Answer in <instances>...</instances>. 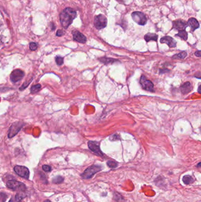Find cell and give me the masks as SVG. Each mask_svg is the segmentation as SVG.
I'll list each match as a JSON object with an SVG mask.
<instances>
[{
	"instance_id": "1",
	"label": "cell",
	"mask_w": 201,
	"mask_h": 202,
	"mask_svg": "<svg viewBox=\"0 0 201 202\" xmlns=\"http://www.w3.org/2000/svg\"><path fill=\"white\" fill-rule=\"evenodd\" d=\"M76 16L77 12L73 8L68 7L64 9L60 14V21L62 26L67 29L73 23Z\"/></svg>"
},
{
	"instance_id": "2",
	"label": "cell",
	"mask_w": 201,
	"mask_h": 202,
	"mask_svg": "<svg viewBox=\"0 0 201 202\" xmlns=\"http://www.w3.org/2000/svg\"><path fill=\"white\" fill-rule=\"evenodd\" d=\"M102 166L98 165H93L90 166L81 175V177L83 179H90L97 173V172L102 170Z\"/></svg>"
},
{
	"instance_id": "3",
	"label": "cell",
	"mask_w": 201,
	"mask_h": 202,
	"mask_svg": "<svg viewBox=\"0 0 201 202\" xmlns=\"http://www.w3.org/2000/svg\"><path fill=\"white\" fill-rule=\"evenodd\" d=\"M8 188L17 192H24L26 190V186L22 182L16 180H9L7 182Z\"/></svg>"
},
{
	"instance_id": "4",
	"label": "cell",
	"mask_w": 201,
	"mask_h": 202,
	"mask_svg": "<svg viewBox=\"0 0 201 202\" xmlns=\"http://www.w3.org/2000/svg\"><path fill=\"white\" fill-rule=\"evenodd\" d=\"M107 23V20L106 17L102 15L99 14L94 17V24L97 30H101L106 27Z\"/></svg>"
},
{
	"instance_id": "5",
	"label": "cell",
	"mask_w": 201,
	"mask_h": 202,
	"mask_svg": "<svg viewBox=\"0 0 201 202\" xmlns=\"http://www.w3.org/2000/svg\"><path fill=\"white\" fill-rule=\"evenodd\" d=\"M24 125V123L21 121L16 122L12 124V125L10 126L8 134V137L9 138H11L13 137L16 135L21 130V129L23 127Z\"/></svg>"
},
{
	"instance_id": "6",
	"label": "cell",
	"mask_w": 201,
	"mask_h": 202,
	"mask_svg": "<svg viewBox=\"0 0 201 202\" xmlns=\"http://www.w3.org/2000/svg\"><path fill=\"white\" fill-rule=\"evenodd\" d=\"M133 21L137 24L144 25L147 23V18L144 14L140 11H135L132 14Z\"/></svg>"
},
{
	"instance_id": "7",
	"label": "cell",
	"mask_w": 201,
	"mask_h": 202,
	"mask_svg": "<svg viewBox=\"0 0 201 202\" xmlns=\"http://www.w3.org/2000/svg\"><path fill=\"white\" fill-rule=\"evenodd\" d=\"M14 170L20 177L25 179H28V178H29L30 171L26 167L22 166H16L14 168Z\"/></svg>"
},
{
	"instance_id": "8",
	"label": "cell",
	"mask_w": 201,
	"mask_h": 202,
	"mask_svg": "<svg viewBox=\"0 0 201 202\" xmlns=\"http://www.w3.org/2000/svg\"><path fill=\"white\" fill-rule=\"evenodd\" d=\"M140 83L142 86L143 88L148 91L154 92L153 84V83L148 80L145 76H142L140 79Z\"/></svg>"
},
{
	"instance_id": "9",
	"label": "cell",
	"mask_w": 201,
	"mask_h": 202,
	"mask_svg": "<svg viewBox=\"0 0 201 202\" xmlns=\"http://www.w3.org/2000/svg\"><path fill=\"white\" fill-rule=\"evenodd\" d=\"M88 147L89 149L92 151L94 153L97 154V155L103 157V154L102 151H101L100 148V145L99 143L96 142V141H90L88 142Z\"/></svg>"
},
{
	"instance_id": "10",
	"label": "cell",
	"mask_w": 201,
	"mask_h": 202,
	"mask_svg": "<svg viewBox=\"0 0 201 202\" xmlns=\"http://www.w3.org/2000/svg\"><path fill=\"white\" fill-rule=\"evenodd\" d=\"M24 76V72L20 69H16L10 75V80L14 83L21 80Z\"/></svg>"
},
{
	"instance_id": "11",
	"label": "cell",
	"mask_w": 201,
	"mask_h": 202,
	"mask_svg": "<svg viewBox=\"0 0 201 202\" xmlns=\"http://www.w3.org/2000/svg\"><path fill=\"white\" fill-rule=\"evenodd\" d=\"M172 25H173V28L179 31L185 30L186 28L188 27L187 23L184 20H178L172 22Z\"/></svg>"
},
{
	"instance_id": "12",
	"label": "cell",
	"mask_w": 201,
	"mask_h": 202,
	"mask_svg": "<svg viewBox=\"0 0 201 202\" xmlns=\"http://www.w3.org/2000/svg\"><path fill=\"white\" fill-rule=\"evenodd\" d=\"M72 34H73V40L79 43H85L86 41H87V38H86L85 36L79 31L75 30L72 32Z\"/></svg>"
},
{
	"instance_id": "13",
	"label": "cell",
	"mask_w": 201,
	"mask_h": 202,
	"mask_svg": "<svg viewBox=\"0 0 201 202\" xmlns=\"http://www.w3.org/2000/svg\"><path fill=\"white\" fill-rule=\"evenodd\" d=\"M160 41L161 43H165L168 45L169 47H175L176 46V41L170 36H165L161 38Z\"/></svg>"
},
{
	"instance_id": "14",
	"label": "cell",
	"mask_w": 201,
	"mask_h": 202,
	"mask_svg": "<svg viewBox=\"0 0 201 202\" xmlns=\"http://www.w3.org/2000/svg\"><path fill=\"white\" fill-rule=\"evenodd\" d=\"M180 89L181 92L183 94L186 95V94L189 93L192 91V85H191V83L189 82H185L183 85H182Z\"/></svg>"
},
{
	"instance_id": "15",
	"label": "cell",
	"mask_w": 201,
	"mask_h": 202,
	"mask_svg": "<svg viewBox=\"0 0 201 202\" xmlns=\"http://www.w3.org/2000/svg\"><path fill=\"white\" fill-rule=\"evenodd\" d=\"M187 24L191 28V30L192 32L195 31L196 29H198V28L199 27V22L195 18L189 19L188 21Z\"/></svg>"
},
{
	"instance_id": "16",
	"label": "cell",
	"mask_w": 201,
	"mask_h": 202,
	"mask_svg": "<svg viewBox=\"0 0 201 202\" xmlns=\"http://www.w3.org/2000/svg\"><path fill=\"white\" fill-rule=\"evenodd\" d=\"M157 38H158V36L154 33H148L144 36V38L147 42L152 40L156 41L157 40Z\"/></svg>"
},
{
	"instance_id": "17",
	"label": "cell",
	"mask_w": 201,
	"mask_h": 202,
	"mask_svg": "<svg viewBox=\"0 0 201 202\" xmlns=\"http://www.w3.org/2000/svg\"><path fill=\"white\" fill-rule=\"evenodd\" d=\"M98 60L101 62L102 63H103L104 64H109V63H113L118 61L117 60L113 59V58H107V57H102V58L98 59Z\"/></svg>"
},
{
	"instance_id": "18",
	"label": "cell",
	"mask_w": 201,
	"mask_h": 202,
	"mask_svg": "<svg viewBox=\"0 0 201 202\" xmlns=\"http://www.w3.org/2000/svg\"><path fill=\"white\" fill-rule=\"evenodd\" d=\"M24 196H23L21 194L17 193L14 196L12 197L9 202H21Z\"/></svg>"
},
{
	"instance_id": "19",
	"label": "cell",
	"mask_w": 201,
	"mask_h": 202,
	"mask_svg": "<svg viewBox=\"0 0 201 202\" xmlns=\"http://www.w3.org/2000/svg\"><path fill=\"white\" fill-rule=\"evenodd\" d=\"M182 180L185 184H190L194 181L193 177L189 175H186L183 176Z\"/></svg>"
},
{
	"instance_id": "20",
	"label": "cell",
	"mask_w": 201,
	"mask_h": 202,
	"mask_svg": "<svg viewBox=\"0 0 201 202\" xmlns=\"http://www.w3.org/2000/svg\"><path fill=\"white\" fill-rule=\"evenodd\" d=\"M176 36L179 37L184 40H187L188 39V33L185 30L179 31V33L177 34H176Z\"/></svg>"
},
{
	"instance_id": "21",
	"label": "cell",
	"mask_w": 201,
	"mask_h": 202,
	"mask_svg": "<svg viewBox=\"0 0 201 202\" xmlns=\"http://www.w3.org/2000/svg\"><path fill=\"white\" fill-rule=\"evenodd\" d=\"M186 56H187V53H186V52H182L180 53H178V54H176L175 55H174L173 57V59H185V57H186Z\"/></svg>"
},
{
	"instance_id": "22",
	"label": "cell",
	"mask_w": 201,
	"mask_h": 202,
	"mask_svg": "<svg viewBox=\"0 0 201 202\" xmlns=\"http://www.w3.org/2000/svg\"><path fill=\"white\" fill-rule=\"evenodd\" d=\"M41 88V86L40 84H36L35 85H33L31 88V93H36L38 92Z\"/></svg>"
},
{
	"instance_id": "23",
	"label": "cell",
	"mask_w": 201,
	"mask_h": 202,
	"mask_svg": "<svg viewBox=\"0 0 201 202\" xmlns=\"http://www.w3.org/2000/svg\"><path fill=\"white\" fill-rule=\"evenodd\" d=\"M32 80H33V78H32V77L30 78V79H29V78H28V79H27V80H25V82L21 85V86L20 88L19 89H20V91H23V90H24V89H25V88L27 87V86H28V85H29V84L31 83V82L32 81Z\"/></svg>"
},
{
	"instance_id": "24",
	"label": "cell",
	"mask_w": 201,
	"mask_h": 202,
	"mask_svg": "<svg viewBox=\"0 0 201 202\" xmlns=\"http://www.w3.org/2000/svg\"><path fill=\"white\" fill-rule=\"evenodd\" d=\"M64 181V178L62 176H57V177H55L53 180H52V182L54 184H60V183H62L63 181Z\"/></svg>"
},
{
	"instance_id": "25",
	"label": "cell",
	"mask_w": 201,
	"mask_h": 202,
	"mask_svg": "<svg viewBox=\"0 0 201 202\" xmlns=\"http://www.w3.org/2000/svg\"><path fill=\"white\" fill-rule=\"evenodd\" d=\"M55 62H56L57 65H59V66L62 65L63 64V62H64L63 58L60 56H57L55 57Z\"/></svg>"
},
{
	"instance_id": "26",
	"label": "cell",
	"mask_w": 201,
	"mask_h": 202,
	"mask_svg": "<svg viewBox=\"0 0 201 202\" xmlns=\"http://www.w3.org/2000/svg\"><path fill=\"white\" fill-rule=\"evenodd\" d=\"M107 165L110 168H116L118 166V163L116 162H115V161H108L107 162Z\"/></svg>"
},
{
	"instance_id": "27",
	"label": "cell",
	"mask_w": 201,
	"mask_h": 202,
	"mask_svg": "<svg viewBox=\"0 0 201 202\" xmlns=\"http://www.w3.org/2000/svg\"><path fill=\"white\" fill-rule=\"evenodd\" d=\"M38 48V46L37 45V43H34V42H31L30 43V49L32 51H35Z\"/></svg>"
},
{
	"instance_id": "28",
	"label": "cell",
	"mask_w": 201,
	"mask_h": 202,
	"mask_svg": "<svg viewBox=\"0 0 201 202\" xmlns=\"http://www.w3.org/2000/svg\"><path fill=\"white\" fill-rule=\"evenodd\" d=\"M120 139V136L118 134H113L110 137V139L111 141H116V140H119Z\"/></svg>"
},
{
	"instance_id": "29",
	"label": "cell",
	"mask_w": 201,
	"mask_h": 202,
	"mask_svg": "<svg viewBox=\"0 0 201 202\" xmlns=\"http://www.w3.org/2000/svg\"><path fill=\"white\" fill-rule=\"evenodd\" d=\"M114 198L116 201H120L122 199H123V197L119 194L118 193H114Z\"/></svg>"
},
{
	"instance_id": "30",
	"label": "cell",
	"mask_w": 201,
	"mask_h": 202,
	"mask_svg": "<svg viewBox=\"0 0 201 202\" xmlns=\"http://www.w3.org/2000/svg\"><path fill=\"white\" fill-rule=\"evenodd\" d=\"M7 198V195L4 193H0V201L4 202Z\"/></svg>"
},
{
	"instance_id": "31",
	"label": "cell",
	"mask_w": 201,
	"mask_h": 202,
	"mask_svg": "<svg viewBox=\"0 0 201 202\" xmlns=\"http://www.w3.org/2000/svg\"><path fill=\"white\" fill-rule=\"evenodd\" d=\"M42 170H44V171H47V172L50 171L51 170V167L49 166H48V165H43V166H42Z\"/></svg>"
},
{
	"instance_id": "32",
	"label": "cell",
	"mask_w": 201,
	"mask_h": 202,
	"mask_svg": "<svg viewBox=\"0 0 201 202\" xmlns=\"http://www.w3.org/2000/svg\"><path fill=\"white\" fill-rule=\"evenodd\" d=\"M64 34V32L62 30H57V32L56 33V35H57V36H58V37H61V36H63Z\"/></svg>"
},
{
	"instance_id": "33",
	"label": "cell",
	"mask_w": 201,
	"mask_h": 202,
	"mask_svg": "<svg viewBox=\"0 0 201 202\" xmlns=\"http://www.w3.org/2000/svg\"><path fill=\"white\" fill-rule=\"evenodd\" d=\"M195 55L197 57H200L201 56V53L200 50H198L195 53Z\"/></svg>"
},
{
	"instance_id": "34",
	"label": "cell",
	"mask_w": 201,
	"mask_h": 202,
	"mask_svg": "<svg viewBox=\"0 0 201 202\" xmlns=\"http://www.w3.org/2000/svg\"><path fill=\"white\" fill-rule=\"evenodd\" d=\"M55 27L54 24L53 23H51V30H54L55 29Z\"/></svg>"
},
{
	"instance_id": "35",
	"label": "cell",
	"mask_w": 201,
	"mask_h": 202,
	"mask_svg": "<svg viewBox=\"0 0 201 202\" xmlns=\"http://www.w3.org/2000/svg\"><path fill=\"white\" fill-rule=\"evenodd\" d=\"M195 76H197V75H195ZM198 78L199 79L200 78V72H198Z\"/></svg>"
},
{
	"instance_id": "36",
	"label": "cell",
	"mask_w": 201,
	"mask_h": 202,
	"mask_svg": "<svg viewBox=\"0 0 201 202\" xmlns=\"http://www.w3.org/2000/svg\"><path fill=\"white\" fill-rule=\"evenodd\" d=\"M200 86L199 85V88H198V92H199V93H200Z\"/></svg>"
},
{
	"instance_id": "37",
	"label": "cell",
	"mask_w": 201,
	"mask_h": 202,
	"mask_svg": "<svg viewBox=\"0 0 201 202\" xmlns=\"http://www.w3.org/2000/svg\"><path fill=\"white\" fill-rule=\"evenodd\" d=\"M43 202H51V201H50V200H46L45 201H44Z\"/></svg>"
},
{
	"instance_id": "38",
	"label": "cell",
	"mask_w": 201,
	"mask_h": 202,
	"mask_svg": "<svg viewBox=\"0 0 201 202\" xmlns=\"http://www.w3.org/2000/svg\"><path fill=\"white\" fill-rule=\"evenodd\" d=\"M117 1H118V2H119V3H122V0H117Z\"/></svg>"
},
{
	"instance_id": "39",
	"label": "cell",
	"mask_w": 201,
	"mask_h": 202,
	"mask_svg": "<svg viewBox=\"0 0 201 202\" xmlns=\"http://www.w3.org/2000/svg\"><path fill=\"white\" fill-rule=\"evenodd\" d=\"M200 163H199V164H198L197 167H200Z\"/></svg>"
}]
</instances>
